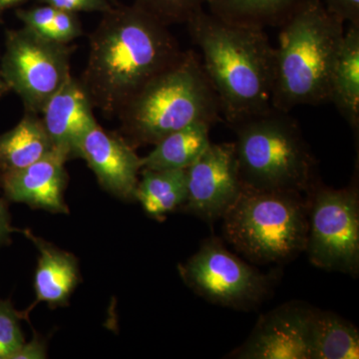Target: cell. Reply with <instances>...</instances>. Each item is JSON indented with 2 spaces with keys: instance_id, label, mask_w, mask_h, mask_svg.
Listing matches in <instances>:
<instances>
[{
  "instance_id": "cell-1",
  "label": "cell",
  "mask_w": 359,
  "mask_h": 359,
  "mask_svg": "<svg viewBox=\"0 0 359 359\" xmlns=\"http://www.w3.org/2000/svg\"><path fill=\"white\" fill-rule=\"evenodd\" d=\"M168 25L137 6H113L89 35L79 79L94 108L118 116L150 80L181 56Z\"/></svg>"
},
{
  "instance_id": "cell-2",
  "label": "cell",
  "mask_w": 359,
  "mask_h": 359,
  "mask_svg": "<svg viewBox=\"0 0 359 359\" xmlns=\"http://www.w3.org/2000/svg\"><path fill=\"white\" fill-rule=\"evenodd\" d=\"M186 25L228 125L273 109L275 48L264 29L228 22L204 7Z\"/></svg>"
},
{
  "instance_id": "cell-3",
  "label": "cell",
  "mask_w": 359,
  "mask_h": 359,
  "mask_svg": "<svg viewBox=\"0 0 359 359\" xmlns=\"http://www.w3.org/2000/svg\"><path fill=\"white\" fill-rule=\"evenodd\" d=\"M344 26L323 0H302L278 26L273 109L290 113L299 106L328 102L330 73Z\"/></svg>"
},
{
  "instance_id": "cell-4",
  "label": "cell",
  "mask_w": 359,
  "mask_h": 359,
  "mask_svg": "<svg viewBox=\"0 0 359 359\" xmlns=\"http://www.w3.org/2000/svg\"><path fill=\"white\" fill-rule=\"evenodd\" d=\"M221 108L216 93L192 50L156 75L120 111V134L133 146L153 145L195 123L214 125Z\"/></svg>"
},
{
  "instance_id": "cell-5",
  "label": "cell",
  "mask_w": 359,
  "mask_h": 359,
  "mask_svg": "<svg viewBox=\"0 0 359 359\" xmlns=\"http://www.w3.org/2000/svg\"><path fill=\"white\" fill-rule=\"evenodd\" d=\"M231 128L244 188L306 196L318 183L316 158L290 113L273 108Z\"/></svg>"
},
{
  "instance_id": "cell-6",
  "label": "cell",
  "mask_w": 359,
  "mask_h": 359,
  "mask_svg": "<svg viewBox=\"0 0 359 359\" xmlns=\"http://www.w3.org/2000/svg\"><path fill=\"white\" fill-rule=\"evenodd\" d=\"M222 221L226 242L252 263H287L306 250L308 197L243 187Z\"/></svg>"
},
{
  "instance_id": "cell-7",
  "label": "cell",
  "mask_w": 359,
  "mask_h": 359,
  "mask_svg": "<svg viewBox=\"0 0 359 359\" xmlns=\"http://www.w3.org/2000/svg\"><path fill=\"white\" fill-rule=\"evenodd\" d=\"M306 250L316 268L359 275V192L355 183L334 189L316 183L306 195Z\"/></svg>"
},
{
  "instance_id": "cell-8",
  "label": "cell",
  "mask_w": 359,
  "mask_h": 359,
  "mask_svg": "<svg viewBox=\"0 0 359 359\" xmlns=\"http://www.w3.org/2000/svg\"><path fill=\"white\" fill-rule=\"evenodd\" d=\"M184 283L196 294L224 308L248 311L268 297L276 273L252 268L226 249L218 238H209L178 266Z\"/></svg>"
},
{
  "instance_id": "cell-9",
  "label": "cell",
  "mask_w": 359,
  "mask_h": 359,
  "mask_svg": "<svg viewBox=\"0 0 359 359\" xmlns=\"http://www.w3.org/2000/svg\"><path fill=\"white\" fill-rule=\"evenodd\" d=\"M72 48L49 41L26 28L6 30L0 58L2 76L27 112L39 114L69 78Z\"/></svg>"
},
{
  "instance_id": "cell-10",
  "label": "cell",
  "mask_w": 359,
  "mask_h": 359,
  "mask_svg": "<svg viewBox=\"0 0 359 359\" xmlns=\"http://www.w3.org/2000/svg\"><path fill=\"white\" fill-rule=\"evenodd\" d=\"M187 200L182 211L207 223L223 219L243 191L235 144H210L186 169Z\"/></svg>"
},
{
  "instance_id": "cell-11",
  "label": "cell",
  "mask_w": 359,
  "mask_h": 359,
  "mask_svg": "<svg viewBox=\"0 0 359 359\" xmlns=\"http://www.w3.org/2000/svg\"><path fill=\"white\" fill-rule=\"evenodd\" d=\"M313 309L290 302L263 314L242 346L226 358L237 359H311Z\"/></svg>"
},
{
  "instance_id": "cell-12",
  "label": "cell",
  "mask_w": 359,
  "mask_h": 359,
  "mask_svg": "<svg viewBox=\"0 0 359 359\" xmlns=\"http://www.w3.org/2000/svg\"><path fill=\"white\" fill-rule=\"evenodd\" d=\"M77 158L87 163L104 190L124 201H135L142 158L120 133L97 124L85 135Z\"/></svg>"
},
{
  "instance_id": "cell-13",
  "label": "cell",
  "mask_w": 359,
  "mask_h": 359,
  "mask_svg": "<svg viewBox=\"0 0 359 359\" xmlns=\"http://www.w3.org/2000/svg\"><path fill=\"white\" fill-rule=\"evenodd\" d=\"M93 109L79 80L70 75L40 112L53 150L66 160L77 158L82 139L98 124Z\"/></svg>"
},
{
  "instance_id": "cell-14",
  "label": "cell",
  "mask_w": 359,
  "mask_h": 359,
  "mask_svg": "<svg viewBox=\"0 0 359 359\" xmlns=\"http://www.w3.org/2000/svg\"><path fill=\"white\" fill-rule=\"evenodd\" d=\"M67 160L55 151L29 166L0 175V187L11 202L21 203L32 209L56 214H68L65 201L68 176Z\"/></svg>"
},
{
  "instance_id": "cell-15",
  "label": "cell",
  "mask_w": 359,
  "mask_h": 359,
  "mask_svg": "<svg viewBox=\"0 0 359 359\" xmlns=\"http://www.w3.org/2000/svg\"><path fill=\"white\" fill-rule=\"evenodd\" d=\"M22 233L39 252L34 276L36 301L32 308L22 313L23 318H26L33 306L39 302H46L51 308L66 306L80 282V273L74 255L58 249L43 238L33 235L30 231L25 230Z\"/></svg>"
},
{
  "instance_id": "cell-16",
  "label": "cell",
  "mask_w": 359,
  "mask_h": 359,
  "mask_svg": "<svg viewBox=\"0 0 359 359\" xmlns=\"http://www.w3.org/2000/svg\"><path fill=\"white\" fill-rule=\"evenodd\" d=\"M328 102L354 132L359 129V23L348 25L335 56Z\"/></svg>"
},
{
  "instance_id": "cell-17",
  "label": "cell",
  "mask_w": 359,
  "mask_h": 359,
  "mask_svg": "<svg viewBox=\"0 0 359 359\" xmlns=\"http://www.w3.org/2000/svg\"><path fill=\"white\" fill-rule=\"evenodd\" d=\"M53 151L41 117L25 111L15 127L0 134V175L29 166Z\"/></svg>"
},
{
  "instance_id": "cell-18",
  "label": "cell",
  "mask_w": 359,
  "mask_h": 359,
  "mask_svg": "<svg viewBox=\"0 0 359 359\" xmlns=\"http://www.w3.org/2000/svg\"><path fill=\"white\" fill-rule=\"evenodd\" d=\"M212 126L209 123H195L167 135L142 158V169L186 170L212 143Z\"/></svg>"
},
{
  "instance_id": "cell-19",
  "label": "cell",
  "mask_w": 359,
  "mask_h": 359,
  "mask_svg": "<svg viewBox=\"0 0 359 359\" xmlns=\"http://www.w3.org/2000/svg\"><path fill=\"white\" fill-rule=\"evenodd\" d=\"M135 201L151 218L163 221L187 200L186 170L142 169Z\"/></svg>"
},
{
  "instance_id": "cell-20",
  "label": "cell",
  "mask_w": 359,
  "mask_h": 359,
  "mask_svg": "<svg viewBox=\"0 0 359 359\" xmlns=\"http://www.w3.org/2000/svg\"><path fill=\"white\" fill-rule=\"evenodd\" d=\"M359 358L358 327L339 314L313 309L311 359Z\"/></svg>"
},
{
  "instance_id": "cell-21",
  "label": "cell",
  "mask_w": 359,
  "mask_h": 359,
  "mask_svg": "<svg viewBox=\"0 0 359 359\" xmlns=\"http://www.w3.org/2000/svg\"><path fill=\"white\" fill-rule=\"evenodd\" d=\"M302 0H204L209 13L235 25L278 27Z\"/></svg>"
},
{
  "instance_id": "cell-22",
  "label": "cell",
  "mask_w": 359,
  "mask_h": 359,
  "mask_svg": "<svg viewBox=\"0 0 359 359\" xmlns=\"http://www.w3.org/2000/svg\"><path fill=\"white\" fill-rule=\"evenodd\" d=\"M15 14L22 22V27L49 41L69 44L83 35V26L78 14L56 7L42 4L18 9Z\"/></svg>"
},
{
  "instance_id": "cell-23",
  "label": "cell",
  "mask_w": 359,
  "mask_h": 359,
  "mask_svg": "<svg viewBox=\"0 0 359 359\" xmlns=\"http://www.w3.org/2000/svg\"><path fill=\"white\" fill-rule=\"evenodd\" d=\"M21 318L22 313L16 311L9 299H0V359H13L25 344Z\"/></svg>"
},
{
  "instance_id": "cell-24",
  "label": "cell",
  "mask_w": 359,
  "mask_h": 359,
  "mask_svg": "<svg viewBox=\"0 0 359 359\" xmlns=\"http://www.w3.org/2000/svg\"><path fill=\"white\" fill-rule=\"evenodd\" d=\"M134 4L169 26L186 23L204 6V0H134Z\"/></svg>"
},
{
  "instance_id": "cell-25",
  "label": "cell",
  "mask_w": 359,
  "mask_h": 359,
  "mask_svg": "<svg viewBox=\"0 0 359 359\" xmlns=\"http://www.w3.org/2000/svg\"><path fill=\"white\" fill-rule=\"evenodd\" d=\"M42 4H47L62 9L68 13H105L112 8L109 0H39Z\"/></svg>"
},
{
  "instance_id": "cell-26",
  "label": "cell",
  "mask_w": 359,
  "mask_h": 359,
  "mask_svg": "<svg viewBox=\"0 0 359 359\" xmlns=\"http://www.w3.org/2000/svg\"><path fill=\"white\" fill-rule=\"evenodd\" d=\"M330 13L346 25L359 23V0H323Z\"/></svg>"
},
{
  "instance_id": "cell-27",
  "label": "cell",
  "mask_w": 359,
  "mask_h": 359,
  "mask_svg": "<svg viewBox=\"0 0 359 359\" xmlns=\"http://www.w3.org/2000/svg\"><path fill=\"white\" fill-rule=\"evenodd\" d=\"M46 344L36 334L30 341L25 342L13 359H43L47 358Z\"/></svg>"
},
{
  "instance_id": "cell-28",
  "label": "cell",
  "mask_w": 359,
  "mask_h": 359,
  "mask_svg": "<svg viewBox=\"0 0 359 359\" xmlns=\"http://www.w3.org/2000/svg\"><path fill=\"white\" fill-rule=\"evenodd\" d=\"M14 231L16 230L11 226L6 203L0 200V245L9 242L11 233Z\"/></svg>"
},
{
  "instance_id": "cell-29",
  "label": "cell",
  "mask_w": 359,
  "mask_h": 359,
  "mask_svg": "<svg viewBox=\"0 0 359 359\" xmlns=\"http://www.w3.org/2000/svg\"><path fill=\"white\" fill-rule=\"evenodd\" d=\"M26 1H28V0H0V15H1L4 11H8V9L15 8V7L25 4Z\"/></svg>"
},
{
  "instance_id": "cell-30",
  "label": "cell",
  "mask_w": 359,
  "mask_h": 359,
  "mask_svg": "<svg viewBox=\"0 0 359 359\" xmlns=\"http://www.w3.org/2000/svg\"><path fill=\"white\" fill-rule=\"evenodd\" d=\"M7 92H9V89L6 81H4V76H2L1 65H0V98L6 95Z\"/></svg>"
}]
</instances>
